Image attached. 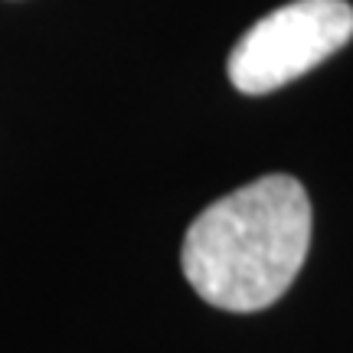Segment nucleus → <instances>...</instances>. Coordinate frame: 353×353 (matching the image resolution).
<instances>
[{
  "label": "nucleus",
  "mask_w": 353,
  "mask_h": 353,
  "mask_svg": "<svg viewBox=\"0 0 353 353\" xmlns=\"http://www.w3.org/2000/svg\"><path fill=\"white\" fill-rule=\"evenodd\" d=\"M307 249V190L291 174H265L190 223L180 265L206 304L252 314L272 307L291 288Z\"/></svg>",
  "instance_id": "1"
},
{
  "label": "nucleus",
  "mask_w": 353,
  "mask_h": 353,
  "mask_svg": "<svg viewBox=\"0 0 353 353\" xmlns=\"http://www.w3.org/2000/svg\"><path fill=\"white\" fill-rule=\"evenodd\" d=\"M353 37L347 0H294L255 20L229 52V82L242 95H268L311 72Z\"/></svg>",
  "instance_id": "2"
}]
</instances>
